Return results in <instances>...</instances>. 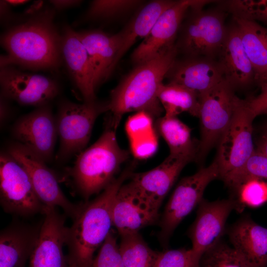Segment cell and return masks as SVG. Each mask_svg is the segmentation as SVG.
I'll use <instances>...</instances> for the list:
<instances>
[{"mask_svg":"<svg viewBox=\"0 0 267 267\" xmlns=\"http://www.w3.org/2000/svg\"><path fill=\"white\" fill-rule=\"evenodd\" d=\"M51 8L34 12L24 21L11 27L1 36L6 54L0 67L14 65L32 71L57 70L62 63L61 34L54 23Z\"/></svg>","mask_w":267,"mask_h":267,"instance_id":"6da1fadb","label":"cell"},{"mask_svg":"<svg viewBox=\"0 0 267 267\" xmlns=\"http://www.w3.org/2000/svg\"><path fill=\"white\" fill-rule=\"evenodd\" d=\"M199 98L201 137L198 154L201 158L219 142L240 99L235 95L234 88L224 79L199 94Z\"/></svg>","mask_w":267,"mask_h":267,"instance_id":"52a82bcc","label":"cell"},{"mask_svg":"<svg viewBox=\"0 0 267 267\" xmlns=\"http://www.w3.org/2000/svg\"><path fill=\"white\" fill-rule=\"evenodd\" d=\"M36 246L30 259L29 267H67L63 254L68 227L65 216L56 207H46Z\"/></svg>","mask_w":267,"mask_h":267,"instance_id":"e0dca14e","label":"cell"},{"mask_svg":"<svg viewBox=\"0 0 267 267\" xmlns=\"http://www.w3.org/2000/svg\"><path fill=\"white\" fill-rule=\"evenodd\" d=\"M14 139L44 162L53 157L58 136L55 116L50 104L40 107L19 118L11 130Z\"/></svg>","mask_w":267,"mask_h":267,"instance_id":"4fadbf2b","label":"cell"},{"mask_svg":"<svg viewBox=\"0 0 267 267\" xmlns=\"http://www.w3.org/2000/svg\"><path fill=\"white\" fill-rule=\"evenodd\" d=\"M245 52L254 68L256 81L267 82V28L256 21L233 18Z\"/></svg>","mask_w":267,"mask_h":267,"instance_id":"484cf974","label":"cell"},{"mask_svg":"<svg viewBox=\"0 0 267 267\" xmlns=\"http://www.w3.org/2000/svg\"><path fill=\"white\" fill-rule=\"evenodd\" d=\"M166 77L170 82L185 86L198 94L208 90L224 79L218 61L204 57L176 59Z\"/></svg>","mask_w":267,"mask_h":267,"instance_id":"ffe728a7","label":"cell"},{"mask_svg":"<svg viewBox=\"0 0 267 267\" xmlns=\"http://www.w3.org/2000/svg\"><path fill=\"white\" fill-rule=\"evenodd\" d=\"M129 156V151L119 146L116 130L106 127L93 144L78 154L74 165L66 169L65 178L74 192L87 201L115 179Z\"/></svg>","mask_w":267,"mask_h":267,"instance_id":"277c9868","label":"cell"},{"mask_svg":"<svg viewBox=\"0 0 267 267\" xmlns=\"http://www.w3.org/2000/svg\"><path fill=\"white\" fill-rule=\"evenodd\" d=\"M258 150L267 157V134H266L261 139Z\"/></svg>","mask_w":267,"mask_h":267,"instance_id":"ab89813d","label":"cell"},{"mask_svg":"<svg viewBox=\"0 0 267 267\" xmlns=\"http://www.w3.org/2000/svg\"><path fill=\"white\" fill-rule=\"evenodd\" d=\"M0 202L5 212L25 217L45 208L25 170L7 151L0 156Z\"/></svg>","mask_w":267,"mask_h":267,"instance_id":"30bf717a","label":"cell"},{"mask_svg":"<svg viewBox=\"0 0 267 267\" xmlns=\"http://www.w3.org/2000/svg\"><path fill=\"white\" fill-rule=\"evenodd\" d=\"M142 3L137 0H95L90 4L86 16L91 19L108 20L117 17Z\"/></svg>","mask_w":267,"mask_h":267,"instance_id":"f546056e","label":"cell"},{"mask_svg":"<svg viewBox=\"0 0 267 267\" xmlns=\"http://www.w3.org/2000/svg\"><path fill=\"white\" fill-rule=\"evenodd\" d=\"M200 265L202 267H247L233 247L221 243L203 255Z\"/></svg>","mask_w":267,"mask_h":267,"instance_id":"d6a6232c","label":"cell"},{"mask_svg":"<svg viewBox=\"0 0 267 267\" xmlns=\"http://www.w3.org/2000/svg\"><path fill=\"white\" fill-rule=\"evenodd\" d=\"M202 8L191 9L176 46L190 57L214 58L218 55L226 37L225 13L221 9Z\"/></svg>","mask_w":267,"mask_h":267,"instance_id":"ba28073f","label":"cell"},{"mask_svg":"<svg viewBox=\"0 0 267 267\" xmlns=\"http://www.w3.org/2000/svg\"><path fill=\"white\" fill-rule=\"evenodd\" d=\"M217 178H219V169L215 160L209 166L183 178L178 182L166 204L159 222L158 237L164 247L167 246L177 226L203 200L207 185Z\"/></svg>","mask_w":267,"mask_h":267,"instance_id":"9c48e42d","label":"cell"},{"mask_svg":"<svg viewBox=\"0 0 267 267\" xmlns=\"http://www.w3.org/2000/svg\"><path fill=\"white\" fill-rule=\"evenodd\" d=\"M67 267H77V266H76L75 265H68V266H67Z\"/></svg>","mask_w":267,"mask_h":267,"instance_id":"b9f144b4","label":"cell"},{"mask_svg":"<svg viewBox=\"0 0 267 267\" xmlns=\"http://www.w3.org/2000/svg\"><path fill=\"white\" fill-rule=\"evenodd\" d=\"M81 0H50L53 6L58 9H65L79 5Z\"/></svg>","mask_w":267,"mask_h":267,"instance_id":"f35d334b","label":"cell"},{"mask_svg":"<svg viewBox=\"0 0 267 267\" xmlns=\"http://www.w3.org/2000/svg\"><path fill=\"white\" fill-rule=\"evenodd\" d=\"M229 237L247 267H267V228L244 220L234 226Z\"/></svg>","mask_w":267,"mask_h":267,"instance_id":"cb8c5ba5","label":"cell"},{"mask_svg":"<svg viewBox=\"0 0 267 267\" xmlns=\"http://www.w3.org/2000/svg\"><path fill=\"white\" fill-rule=\"evenodd\" d=\"M266 134H267V133H266Z\"/></svg>","mask_w":267,"mask_h":267,"instance_id":"7bdbcfd3","label":"cell"},{"mask_svg":"<svg viewBox=\"0 0 267 267\" xmlns=\"http://www.w3.org/2000/svg\"><path fill=\"white\" fill-rule=\"evenodd\" d=\"M61 55L84 102L96 101L94 73L88 53L77 31L64 27L61 33Z\"/></svg>","mask_w":267,"mask_h":267,"instance_id":"ac0fdd59","label":"cell"},{"mask_svg":"<svg viewBox=\"0 0 267 267\" xmlns=\"http://www.w3.org/2000/svg\"><path fill=\"white\" fill-rule=\"evenodd\" d=\"M263 178H267V157L258 150H255L227 184L238 189L248 180Z\"/></svg>","mask_w":267,"mask_h":267,"instance_id":"4dcf8cb0","label":"cell"},{"mask_svg":"<svg viewBox=\"0 0 267 267\" xmlns=\"http://www.w3.org/2000/svg\"><path fill=\"white\" fill-rule=\"evenodd\" d=\"M77 32L89 57L94 71L96 89L109 77L117 65L119 48L117 35L108 34L100 30Z\"/></svg>","mask_w":267,"mask_h":267,"instance_id":"603a6c76","label":"cell"},{"mask_svg":"<svg viewBox=\"0 0 267 267\" xmlns=\"http://www.w3.org/2000/svg\"><path fill=\"white\" fill-rule=\"evenodd\" d=\"M159 210L130 181L121 186L114 200L113 226L120 236L139 232L159 221Z\"/></svg>","mask_w":267,"mask_h":267,"instance_id":"2e32d148","label":"cell"},{"mask_svg":"<svg viewBox=\"0 0 267 267\" xmlns=\"http://www.w3.org/2000/svg\"><path fill=\"white\" fill-rule=\"evenodd\" d=\"M91 267H125L113 229L100 247Z\"/></svg>","mask_w":267,"mask_h":267,"instance_id":"836d02e7","label":"cell"},{"mask_svg":"<svg viewBox=\"0 0 267 267\" xmlns=\"http://www.w3.org/2000/svg\"><path fill=\"white\" fill-rule=\"evenodd\" d=\"M0 95L23 106L38 107L50 104L60 91L54 79L14 65L0 67Z\"/></svg>","mask_w":267,"mask_h":267,"instance_id":"8fae6325","label":"cell"},{"mask_svg":"<svg viewBox=\"0 0 267 267\" xmlns=\"http://www.w3.org/2000/svg\"><path fill=\"white\" fill-rule=\"evenodd\" d=\"M255 117L240 99L232 119L219 142L215 160L219 169V178L226 184L241 169L254 153L252 133Z\"/></svg>","mask_w":267,"mask_h":267,"instance_id":"8992f818","label":"cell"},{"mask_svg":"<svg viewBox=\"0 0 267 267\" xmlns=\"http://www.w3.org/2000/svg\"><path fill=\"white\" fill-rule=\"evenodd\" d=\"M194 157L169 155L158 166L149 171L133 173L130 178L139 192L159 209L183 168Z\"/></svg>","mask_w":267,"mask_h":267,"instance_id":"d6986e66","label":"cell"},{"mask_svg":"<svg viewBox=\"0 0 267 267\" xmlns=\"http://www.w3.org/2000/svg\"><path fill=\"white\" fill-rule=\"evenodd\" d=\"M6 1L9 5L16 6V5L25 4L29 1L28 0H6Z\"/></svg>","mask_w":267,"mask_h":267,"instance_id":"60d3db41","label":"cell"},{"mask_svg":"<svg viewBox=\"0 0 267 267\" xmlns=\"http://www.w3.org/2000/svg\"><path fill=\"white\" fill-rule=\"evenodd\" d=\"M41 224L14 222L0 234V267H26L36 246Z\"/></svg>","mask_w":267,"mask_h":267,"instance_id":"7402d4cb","label":"cell"},{"mask_svg":"<svg viewBox=\"0 0 267 267\" xmlns=\"http://www.w3.org/2000/svg\"><path fill=\"white\" fill-rule=\"evenodd\" d=\"M209 0H177L159 17L147 36L132 55L138 64L150 59L175 46L174 42L182 20L188 10L203 7Z\"/></svg>","mask_w":267,"mask_h":267,"instance_id":"9a60e30c","label":"cell"},{"mask_svg":"<svg viewBox=\"0 0 267 267\" xmlns=\"http://www.w3.org/2000/svg\"><path fill=\"white\" fill-rule=\"evenodd\" d=\"M158 98L165 110V116L177 117L183 112L199 117V94L181 85L170 82L162 84L158 92Z\"/></svg>","mask_w":267,"mask_h":267,"instance_id":"4316f807","label":"cell"},{"mask_svg":"<svg viewBox=\"0 0 267 267\" xmlns=\"http://www.w3.org/2000/svg\"><path fill=\"white\" fill-rule=\"evenodd\" d=\"M119 249L125 267H152L157 252L139 232L121 235Z\"/></svg>","mask_w":267,"mask_h":267,"instance_id":"f1b7e54d","label":"cell"},{"mask_svg":"<svg viewBox=\"0 0 267 267\" xmlns=\"http://www.w3.org/2000/svg\"><path fill=\"white\" fill-rule=\"evenodd\" d=\"M239 199L244 205L257 207L267 202V183L258 179H252L239 188Z\"/></svg>","mask_w":267,"mask_h":267,"instance_id":"e575fe53","label":"cell"},{"mask_svg":"<svg viewBox=\"0 0 267 267\" xmlns=\"http://www.w3.org/2000/svg\"><path fill=\"white\" fill-rule=\"evenodd\" d=\"M155 129L165 140L170 154L195 157L198 147L191 138V129L177 117L158 118Z\"/></svg>","mask_w":267,"mask_h":267,"instance_id":"83f0119b","label":"cell"},{"mask_svg":"<svg viewBox=\"0 0 267 267\" xmlns=\"http://www.w3.org/2000/svg\"><path fill=\"white\" fill-rule=\"evenodd\" d=\"M199 205L196 218L189 231L195 267H200L203 255L220 243L226 220L237 204L231 199L213 202L202 200Z\"/></svg>","mask_w":267,"mask_h":267,"instance_id":"5bb4252c","label":"cell"},{"mask_svg":"<svg viewBox=\"0 0 267 267\" xmlns=\"http://www.w3.org/2000/svg\"><path fill=\"white\" fill-rule=\"evenodd\" d=\"M223 3L233 18L267 22V0H231Z\"/></svg>","mask_w":267,"mask_h":267,"instance_id":"1f68e13d","label":"cell"},{"mask_svg":"<svg viewBox=\"0 0 267 267\" xmlns=\"http://www.w3.org/2000/svg\"><path fill=\"white\" fill-rule=\"evenodd\" d=\"M261 93L256 97L246 100L247 106L256 117L267 114V82L261 84Z\"/></svg>","mask_w":267,"mask_h":267,"instance_id":"8d00e7d4","label":"cell"},{"mask_svg":"<svg viewBox=\"0 0 267 267\" xmlns=\"http://www.w3.org/2000/svg\"><path fill=\"white\" fill-rule=\"evenodd\" d=\"M176 1L157 0L148 3L123 30L116 33L119 43L116 64L137 40H143L147 36L160 15Z\"/></svg>","mask_w":267,"mask_h":267,"instance_id":"d4e9b609","label":"cell"},{"mask_svg":"<svg viewBox=\"0 0 267 267\" xmlns=\"http://www.w3.org/2000/svg\"><path fill=\"white\" fill-rule=\"evenodd\" d=\"M7 151L25 170L35 191L43 204L47 207H59L72 220L79 205L71 203L60 188L57 178L45 162L26 147L17 142L10 145Z\"/></svg>","mask_w":267,"mask_h":267,"instance_id":"7c38bea8","label":"cell"},{"mask_svg":"<svg viewBox=\"0 0 267 267\" xmlns=\"http://www.w3.org/2000/svg\"><path fill=\"white\" fill-rule=\"evenodd\" d=\"M107 111V102L76 103L61 100L55 115L59 149L55 156L59 163L79 154L87 145L94 122L98 116Z\"/></svg>","mask_w":267,"mask_h":267,"instance_id":"5b68a950","label":"cell"},{"mask_svg":"<svg viewBox=\"0 0 267 267\" xmlns=\"http://www.w3.org/2000/svg\"><path fill=\"white\" fill-rule=\"evenodd\" d=\"M218 56V62L223 78L234 89L245 87L256 80L254 68L234 22L227 28L226 37Z\"/></svg>","mask_w":267,"mask_h":267,"instance_id":"44dd1931","label":"cell"},{"mask_svg":"<svg viewBox=\"0 0 267 267\" xmlns=\"http://www.w3.org/2000/svg\"><path fill=\"white\" fill-rule=\"evenodd\" d=\"M8 100L0 95V126H3L9 118L11 113L10 105L7 101Z\"/></svg>","mask_w":267,"mask_h":267,"instance_id":"74e56055","label":"cell"},{"mask_svg":"<svg viewBox=\"0 0 267 267\" xmlns=\"http://www.w3.org/2000/svg\"><path fill=\"white\" fill-rule=\"evenodd\" d=\"M135 166V163H131L96 198L80 204L72 225L67 228L68 264L77 267H91L95 251L112 229V208L115 197L124 181L134 173Z\"/></svg>","mask_w":267,"mask_h":267,"instance_id":"3957f363","label":"cell"},{"mask_svg":"<svg viewBox=\"0 0 267 267\" xmlns=\"http://www.w3.org/2000/svg\"><path fill=\"white\" fill-rule=\"evenodd\" d=\"M177 51L175 45L136 64L111 90L107 102L110 117L106 127L116 130L122 116L128 112L142 111L152 118L160 117L163 109L158 98V92L176 59Z\"/></svg>","mask_w":267,"mask_h":267,"instance_id":"7a4b0ae2","label":"cell"},{"mask_svg":"<svg viewBox=\"0 0 267 267\" xmlns=\"http://www.w3.org/2000/svg\"><path fill=\"white\" fill-rule=\"evenodd\" d=\"M152 267H195L190 249L165 250L158 252Z\"/></svg>","mask_w":267,"mask_h":267,"instance_id":"d590c367","label":"cell"}]
</instances>
